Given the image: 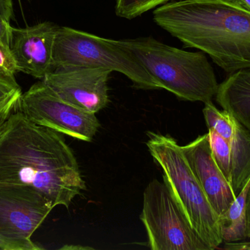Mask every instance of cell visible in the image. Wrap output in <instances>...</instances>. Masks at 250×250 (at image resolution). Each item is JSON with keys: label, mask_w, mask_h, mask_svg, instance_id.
<instances>
[{"label": "cell", "mask_w": 250, "mask_h": 250, "mask_svg": "<svg viewBox=\"0 0 250 250\" xmlns=\"http://www.w3.org/2000/svg\"><path fill=\"white\" fill-rule=\"evenodd\" d=\"M141 220L152 250H211L191 226L173 192L153 179L144 192Z\"/></svg>", "instance_id": "8992f818"}, {"label": "cell", "mask_w": 250, "mask_h": 250, "mask_svg": "<svg viewBox=\"0 0 250 250\" xmlns=\"http://www.w3.org/2000/svg\"><path fill=\"white\" fill-rule=\"evenodd\" d=\"M13 17V0H0V19L10 22Z\"/></svg>", "instance_id": "7402d4cb"}, {"label": "cell", "mask_w": 250, "mask_h": 250, "mask_svg": "<svg viewBox=\"0 0 250 250\" xmlns=\"http://www.w3.org/2000/svg\"><path fill=\"white\" fill-rule=\"evenodd\" d=\"M0 183L30 186L54 207L66 208L85 189L62 134L31 121L18 109L0 136Z\"/></svg>", "instance_id": "6da1fadb"}, {"label": "cell", "mask_w": 250, "mask_h": 250, "mask_svg": "<svg viewBox=\"0 0 250 250\" xmlns=\"http://www.w3.org/2000/svg\"><path fill=\"white\" fill-rule=\"evenodd\" d=\"M182 150L211 207L220 218L227 212L236 196L213 158L208 132L182 146Z\"/></svg>", "instance_id": "8fae6325"}, {"label": "cell", "mask_w": 250, "mask_h": 250, "mask_svg": "<svg viewBox=\"0 0 250 250\" xmlns=\"http://www.w3.org/2000/svg\"><path fill=\"white\" fill-rule=\"evenodd\" d=\"M173 0H116L115 13L119 17L131 19Z\"/></svg>", "instance_id": "e0dca14e"}, {"label": "cell", "mask_w": 250, "mask_h": 250, "mask_svg": "<svg viewBox=\"0 0 250 250\" xmlns=\"http://www.w3.org/2000/svg\"><path fill=\"white\" fill-rule=\"evenodd\" d=\"M10 22L0 19V45L10 51V38L12 32Z\"/></svg>", "instance_id": "44dd1931"}, {"label": "cell", "mask_w": 250, "mask_h": 250, "mask_svg": "<svg viewBox=\"0 0 250 250\" xmlns=\"http://www.w3.org/2000/svg\"><path fill=\"white\" fill-rule=\"evenodd\" d=\"M20 98L18 97L0 104V136L6 129L7 119L15 110H17Z\"/></svg>", "instance_id": "ffe728a7"}, {"label": "cell", "mask_w": 250, "mask_h": 250, "mask_svg": "<svg viewBox=\"0 0 250 250\" xmlns=\"http://www.w3.org/2000/svg\"><path fill=\"white\" fill-rule=\"evenodd\" d=\"M208 130H212L230 142L235 132L236 120L227 111L216 108L212 101L206 103L203 110Z\"/></svg>", "instance_id": "9a60e30c"}, {"label": "cell", "mask_w": 250, "mask_h": 250, "mask_svg": "<svg viewBox=\"0 0 250 250\" xmlns=\"http://www.w3.org/2000/svg\"><path fill=\"white\" fill-rule=\"evenodd\" d=\"M153 19L229 74L250 69V12L226 0H184L156 7Z\"/></svg>", "instance_id": "7a4b0ae2"}, {"label": "cell", "mask_w": 250, "mask_h": 250, "mask_svg": "<svg viewBox=\"0 0 250 250\" xmlns=\"http://www.w3.org/2000/svg\"><path fill=\"white\" fill-rule=\"evenodd\" d=\"M54 208L34 188L0 183V250L43 249L32 236Z\"/></svg>", "instance_id": "52a82bcc"}, {"label": "cell", "mask_w": 250, "mask_h": 250, "mask_svg": "<svg viewBox=\"0 0 250 250\" xmlns=\"http://www.w3.org/2000/svg\"><path fill=\"white\" fill-rule=\"evenodd\" d=\"M213 158L229 183H231L232 157L230 142L217 132L208 130Z\"/></svg>", "instance_id": "2e32d148"}, {"label": "cell", "mask_w": 250, "mask_h": 250, "mask_svg": "<svg viewBox=\"0 0 250 250\" xmlns=\"http://www.w3.org/2000/svg\"><path fill=\"white\" fill-rule=\"evenodd\" d=\"M115 41L139 61L161 89L178 98L206 104L217 94L219 84L204 53L184 51L152 37Z\"/></svg>", "instance_id": "3957f363"}, {"label": "cell", "mask_w": 250, "mask_h": 250, "mask_svg": "<svg viewBox=\"0 0 250 250\" xmlns=\"http://www.w3.org/2000/svg\"><path fill=\"white\" fill-rule=\"evenodd\" d=\"M148 151L191 226L210 250L223 242L220 218L207 199L183 153L171 136L148 132Z\"/></svg>", "instance_id": "277c9868"}, {"label": "cell", "mask_w": 250, "mask_h": 250, "mask_svg": "<svg viewBox=\"0 0 250 250\" xmlns=\"http://www.w3.org/2000/svg\"><path fill=\"white\" fill-rule=\"evenodd\" d=\"M16 72L18 70L10 51L0 45V77L16 79Z\"/></svg>", "instance_id": "ac0fdd59"}, {"label": "cell", "mask_w": 250, "mask_h": 250, "mask_svg": "<svg viewBox=\"0 0 250 250\" xmlns=\"http://www.w3.org/2000/svg\"><path fill=\"white\" fill-rule=\"evenodd\" d=\"M247 237L250 239V186L247 197Z\"/></svg>", "instance_id": "603a6c76"}, {"label": "cell", "mask_w": 250, "mask_h": 250, "mask_svg": "<svg viewBox=\"0 0 250 250\" xmlns=\"http://www.w3.org/2000/svg\"><path fill=\"white\" fill-rule=\"evenodd\" d=\"M18 110L36 124L85 142H91L100 127L95 113L66 102L42 80L21 94Z\"/></svg>", "instance_id": "ba28073f"}, {"label": "cell", "mask_w": 250, "mask_h": 250, "mask_svg": "<svg viewBox=\"0 0 250 250\" xmlns=\"http://www.w3.org/2000/svg\"><path fill=\"white\" fill-rule=\"evenodd\" d=\"M249 250H250V248H249Z\"/></svg>", "instance_id": "d4e9b609"}, {"label": "cell", "mask_w": 250, "mask_h": 250, "mask_svg": "<svg viewBox=\"0 0 250 250\" xmlns=\"http://www.w3.org/2000/svg\"><path fill=\"white\" fill-rule=\"evenodd\" d=\"M217 103L250 132V69L239 70L219 85Z\"/></svg>", "instance_id": "7c38bea8"}, {"label": "cell", "mask_w": 250, "mask_h": 250, "mask_svg": "<svg viewBox=\"0 0 250 250\" xmlns=\"http://www.w3.org/2000/svg\"><path fill=\"white\" fill-rule=\"evenodd\" d=\"M111 73L101 68H58L42 81L66 102L96 114L108 104Z\"/></svg>", "instance_id": "9c48e42d"}, {"label": "cell", "mask_w": 250, "mask_h": 250, "mask_svg": "<svg viewBox=\"0 0 250 250\" xmlns=\"http://www.w3.org/2000/svg\"><path fill=\"white\" fill-rule=\"evenodd\" d=\"M226 1L243 9V10L250 12V0H226Z\"/></svg>", "instance_id": "cb8c5ba5"}, {"label": "cell", "mask_w": 250, "mask_h": 250, "mask_svg": "<svg viewBox=\"0 0 250 250\" xmlns=\"http://www.w3.org/2000/svg\"><path fill=\"white\" fill-rule=\"evenodd\" d=\"M231 146V186L237 196L250 179V132L236 120Z\"/></svg>", "instance_id": "4fadbf2b"}, {"label": "cell", "mask_w": 250, "mask_h": 250, "mask_svg": "<svg viewBox=\"0 0 250 250\" xmlns=\"http://www.w3.org/2000/svg\"><path fill=\"white\" fill-rule=\"evenodd\" d=\"M60 26L50 22L12 27L10 51L18 71L42 80L53 70V52Z\"/></svg>", "instance_id": "30bf717a"}, {"label": "cell", "mask_w": 250, "mask_h": 250, "mask_svg": "<svg viewBox=\"0 0 250 250\" xmlns=\"http://www.w3.org/2000/svg\"><path fill=\"white\" fill-rule=\"evenodd\" d=\"M76 66L120 72L130 79L135 88L161 89L139 61L115 41L60 26L54 42L53 70Z\"/></svg>", "instance_id": "5b68a950"}, {"label": "cell", "mask_w": 250, "mask_h": 250, "mask_svg": "<svg viewBox=\"0 0 250 250\" xmlns=\"http://www.w3.org/2000/svg\"><path fill=\"white\" fill-rule=\"evenodd\" d=\"M20 86L16 79L0 77V104L21 95Z\"/></svg>", "instance_id": "d6986e66"}, {"label": "cell", "mask_w": 250, "mask_h": 250, "mask_svg": "<svg viewBox=\"0 0 250 250\" xmlns=\"http://www.w3.org/2000/svg\"><path fill=\"white\" fill-rule=\"evenodd\" d=\"M250 186V179L227 212L220 217L223 242L236 243L246 240L247 197Z\"/></svg>", "instance_id": "5bb4252c"}]
</instances>
